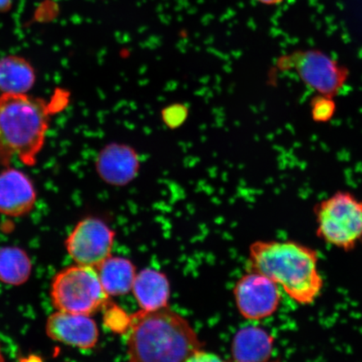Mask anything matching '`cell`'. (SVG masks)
<instances>
[{"label": "cell", "instance_id": "obj_17", "mask_svg": "<svg viewBox=\"0 0 362 362\" xmlns=\"http://www.w3.org/2000/svg\"><path fill=\"white\" fill-rule=\"evenodd\" d=\"M106 308L104 315V323L113 332L126 333L130 327L131 316H129L121 308L111 305L110 303Z\"/></svg>", "mask_w": 362, "mask_h": 362}, {"label": "cell", "instance_id": "obj_9", "mask_svg": "<svg viewBox=\"0 0 362 362\" xmlns=\"http://www.w3.org/2000/svg\"><path fill=\"white\" fill-rule=\"evenodd\" d=\"M47 336L65 345L88 351L96 346L99 332L88 315L57 310L47 321Z\"/></svg>", "mask_w": 362, "mask_h": 362}, {"label": "cell", "instance_id": "obj_7", "mask_svg": "<svg viewBox=\"0 0 362 362\" xmlns=\"http://www.w3.org/2000/svg\"><path fill=\"white\" fill-rule=\"evenodd\" d=\"M233 296L244 319L261 321L270 318L279 310L282 291L264 274L247 269L235 285Z\"/></svg>", "mask_w": 362, "mask_h": 362}, {"label": "cell", "instance_id": "obj_1", "mask_svg": "<svg viewBox=\"0 0 362 362\" xmlns=\"http://www.w3.org/2000/svg\"><path fill=\"white\" fill-rule=\"evenodd\" d=\"M247 265L273 280L298 305H313L324 287L318 252L300 243L256 241L249 247Z\"/></svg>", "mask_w": 362, "mask_h": 362}, {"label": "cell", "instance_id": "obj_20", "mask_svg": "<svg viewBox=\"0 0 362 362\" xmlns=\"http://www.w3.org/2000/svg\"><path fill=\"white\" fill-rule=\"evenodd\" d=\"M13 0H0V12L6 13L12 8Z\"/></svg>", "mask_w": 362, "mask_h": 362}, {"label": "cell", "instance_id": "obj_5", "mask_svg": "<svg viewBox=\"0 0 362 362\" xmlns=\"http://www.w3.org/2000/svg\"><path fill=\"white\" fill-rule=\"evenodd\" d=\"M52 304L57 310L92 315L108 304L96 268L76 264L61 270L51 286Z\"/></svg>", "mask_w": 362, "mask_h": 362}, {"label": "cell", "instance_id": "obj_6", "mask_svg": "<svg viewBox=\"0 0 362 362\" xmlns=\"http://www.w3.org/2000/svg\"><path fill=\"white\" fill-rule=\"evenodd\" d=\"M278 69L293 71L318 95L334 98L345 86L349 71L319 49H298L280 57Z\"/></svg>", "mask_w": 362, "mask_h": 362}, {"label": "cell", "instance_id": "obj_2", "mask_svg": "<svg viewBox=\"0 0 362 362\" xmlns=\"http://www.w3.org/2000/svg\"><path fill=\"white\" fill-rule=\"evenodd\" d=\"M126 334L131 361H189L203 350L192 325L168 306L131 316Z\"/></svg>", "mask_w": 362, "mask_h": 362}, {"label": "cell", "instance_id": "obj_21", "mask_svg": "<svg viewBox=\"0 0 362 362\" xmlns=\"http://www.w3.org/2000/svg\"><path fill=\"white\" fill-rule=\"evenodd\" d=\"M256 1L264 4V6H278V4H281L284 1V0H256Z\"/></svg>", "mask_w": 362, "mask_h": 362}, {"label": "cell", "instance_id": "obj_13", "mask_svg": "<svg viewBox=\"0 0 362 362\" xmlns=\"http://www.w3.org/2000/svg\"><path fill=\"white\" fill-rule=\"evenodd\" d=\"M132 291L141 310L153 311L168 306L170 283L160 272L146 269L136 274Z\"/></svg>", "mask_w": 362, "mask_h": 362}, {"label": "cell", "instance_id": "obj_22", "mask_svg": "<svg viewBox=\"0 0 362 362\" xmlns=\"http://www.w3.org/2000/svg\"><path fill=\"white\" fill-rule=\"evenodd\" d=\"M4 361V359L3 353L1 351V347H0V361Z\"/></svg>", "mask_w": 362, "mask_h": 362}, {"label": "cell", "instance_id": "obj_10", "mask_svg": "<svg viewBox=\"0 0 362 362\" xmlns=\"http://www.w3.org/2000/svg\"><path fill=\"white\" fill-rule=\"evenodd\" d=\"M35 202V188L28 175L8 166L0 172V214L24 216L33 210Z\"/></svg>", "mask_w": 362, "mask_h": 362}, {"label": "cell", "instance_id": "obj_19", "mask_svg": "<svg viewBox=\"0 0 362 362\" xmlns=\"http://www.w3.org/2000/svg\"><path fill=\"white\" fill-rule=\"evenodd\" d=\"M185 116L187 111L181 106L170 107L164 113L166 123L172 127L180 124Z\"/></svg>", "mask_w": 362, "mask_h": 362}, {"label": "cell", "instance_id": "obj_18", "mask_svg": "<svg viewBox=\"0 0 362 362\" xmlns=\"http://www.w3.org/2000/svg\"><path fill=\"white\" fill-rule=\"evenodd\" d=\"M336 110V103L333 98L317 95L311 102L312 117L318 123H325L332 119Z\"/></svg>", "mask_w": 362, "mask_h": 362}, {"label": "cell", "instance_id": "obj_14", "mask_svg": "<svg viewBox=\"0 0 362 362\" xmlns=\"http://www.w3.org/2000/svg\"><path fill=\"white\" fill-rule=\"evenodd\" d=\"M104 291L110 296H121L132 291L136 277L133 262L124 257H108L96 267Z\"/></svg>", "mask_w": 362, "mask_h": 362}, {"label": "cell", "instance_id": "obj_3", "mask_svg": "<svg viewBox=\"0 0 362 362\" xmlns=\"http://www.w3.org/2000/svg\"><path fill=\"white\" fill-rule=\"evenodd\" d=\"M54 98L47 103L26 94L0 95V166L13 158L33 166L44 146L49 117L56 111Z\"/></svg>", "mask_w": 362, "mask_h": 362}, {"label": "cell", "instance_id": "obj_8", "mask_svg": "<svg viewBox=\"0 0 362 362\" xmlns=\"http://www.w3.org/2000/svg\"><path fill=\"white\" fill-rule=\"evenodd\" d=\"M115 238V232L103 221L88 217L72 230L66 248L76 264L96 268L111 256Z\"/></svg>", "mask_w": 362, "mask_h": 362}, {"label": "cell", "instance_id": "obj_16", "mask_svg": "<svg viewBox=\"0 0 362 362\" xmlns=\"http://www.w3.org/2000/svg\"><path fill=\"white\" fill-rule=\"evenodd\" d=\"M33 268L29 255L22 248H0V282L20 286L28 281Z\"/></svg>", "mask_w": 362, "mask_h": 362}, {"label": "cell", "instance_id": "obj_11", "mask_svg": "<svg viewBox=\"0 0 362 362\" xmlns=\"http://www.w3.org/2000/svg\"><path fill=\"white\" fill-rule=\"evenodd\" d=\"M275 338L268 329L248 325L238 330L232 343V356L236 361H268L274 355Z\"/></svg>", "mask_w": 362, "mask_h": 362}, {"label": "cell", "instance_id": "obj_12", "mask_svg": "<svg viewBox=\"0 0 362 362\" xmlns=\"http://www.w3.org/2000/svg\"><path fill=\"white\" fill-rule=\"evenodd\" d=\"M97 167L103 180L120 187L134 179L139 170V162L130 148L112 146L102 152Z\"/></svg>", "mask_w": 362, "mask_h": 362}, {"label": "cell", "instance_id": "obj_15", "mask_svg": "<svg viewBox=\"0 0 362 362\" xmlns=\"http://www.w3.org/2000/svg\"><path fill=\"white\" fill-rule=\"evenodd\" d=\"M35 83L34 67L26 59L13 55L0 59V92L26 94Z\"/></svg>", "mask_w": 362, "mask_h": 362}, {"label": "cell", "instance_id": "obj_4", "mask_svg": "<svg viewBox=\"0 0 362 362\" xmlns=\"http://www.w3.org/2000/svg\"><path fill=\"white\" fill-rule=\"evenodd\" d=\"M316 234L330 246L350 252L362 239V201L338 192L315 207Z\"/></svg>", "mask_w": 362, "mask_h": 362}]
</instances>
